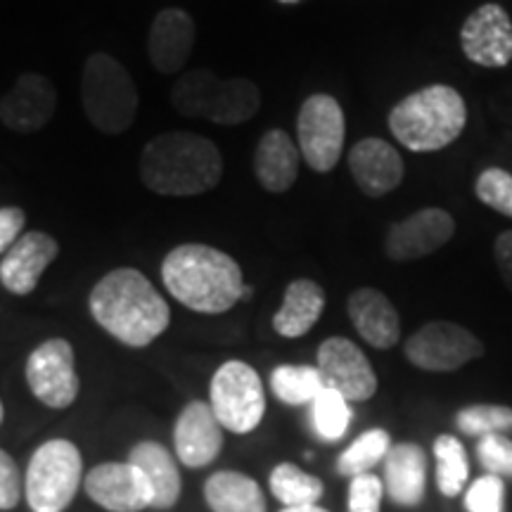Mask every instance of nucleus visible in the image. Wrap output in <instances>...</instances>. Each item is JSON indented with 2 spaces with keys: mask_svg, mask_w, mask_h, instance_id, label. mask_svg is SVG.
I'll return each instance as SVG.
<instances>
[{
  "mask_svg": "<svg viewBox=\"0 0 512 512\" xmlns=\"http://www.w3.org/2000/svg\"><path fill=\"white\" fill-rule=\"evenodd\" d=\"M95 323L126 347H150L171 325V309L145 273L114 268L102 275L88 297Z\"/></svg>",
  "mask_w": 512,
  "mask_h": 512,
  "instance_id": "1",
  "label": "nucleus"
},
{
  "mask_svg": "<svg viewBox=\"0 0 512 512\" xmlns=\"http://www.w3.org/2000/svg\"><path fill=\"white\" fill-rule=\"evenodd\" d=\"M162 283L178 304L207 316L230 311L245 292L238 261L202 242H185L164 256Z\"/></svg>",
  "mask_w": 512,
  "mask_h": 512,
  "instance_id": "2",
  "label": "nucleus"
},
{
  "mask_svg": "<svg viewBox=\"0 0 512 512\" xmlns=\"http://www.w3.org/2000/svg\"><path fill=\"white\" fill-rule=\"evenodd\" d=\"M223 178V157L214 140L188 131L152 138L140 155V181L164 197H195Z\"/></svg>",
  "mask_w": 512,
  "mask_h": 512,
  "instance_id": "3",
  "label": "nucleus"
},
{
  "mask_svg": "<svg viewBox=\"0 0 512 512\" xmlns=\"http://www.w3.org/2000/svg\"><path fill=\"white\" fill-rule=\"evenodd\" d=\"M387 124L406 150L439 152L463 136L467 105L453 86L432 83L396 102Z\"/></svg>",
  "mask_w": 512,
  "mask_h": 512,
  "instance_id": "4",
  "label": "nucleus"
},
{
  "mask_svg": "<svg viewBox=\"0 0 512 512\" xmlns=\"http://www.w3.org/2000/svg\"><path fill=\"white\" fill-rule=\"evenodd\" d=\"M171 105L185 119L240 126L261 110V91L249 79H219L211 69H190L171 88Z\"/></svg>",
  "mask_w": 512,
  "mask_h": 512,
  "instance_id": "5",
  "label": "nucleus"
},
{
  "mask_svg": "<svg viewBox=\"0 0 512 512\" xmlns=\"http://www.w3.org/2000/svg\"><path fill=\"white\" fill-rule=\"evenodd\" d=\"M81 105L86 119L105 136H121L138 114V88L119 60L93 53L83 64Z\"/></svg>",
  "mask_w": 512,
  "mask_h": 512,
  "instance_id": "6",
  "label": "nucleus"
},
{
  "mask_svg": "<svg viewBox=\"0 0 512 512\" xmlns=\"http://www.w3.org/2000/svg\"><path fill=\"white\" fill-rule=\"evenodd\" d=\"M83 479L81 451L67 439H50L36 448L24 477V494L34 512H64Z\"/></svg>",
  "mask_w": 512,
  "mask_h": 512,
  "instance_id": "7",
  "label": "nucleus"
},
{
  "mask_svg": "<svg viewBox=\"0 0 512 512\" xmlns=\"http://www.w3.org/2000/svg\"><path fill=\"white\" fill-rule=\"evenodd\" d=\"M209 406L223 430L249 434L266 415L264 382L245 361H226L211 377Z\"/></svg>",
  "mask_w": 512,
  "mask_h": 512,
  "instance_id": "8",
  "label": "nucleus"
},
{
  "mask_svg": "<svg viewBox=\"0 0 512 512\" xmlns=\"http://www.w3.org/2000/svg\"><path fill=\"white\" fill-rule=\"evenodd\" d=\"M347 138V119L342 105L328 93H313L297 114L299 155L316 174H330L339 164Z\"/></svg>",
  "mask_w": 512,
  "mask_h": 512,
  "instance_id": "9",
  "label": "nucleus"
},
{
  "mask_svg": "<svg viewBox=\"0 0 512 512\" xmlns=\"http://www.w3.org/2000/svg\"><path fill=\"white\" fill-rule=\"evenodd\" d=\"M403 354L411 366L427 373H456L484 354V344L463 325L451 320H430L406 339Z\"/></svg>",
  "mask_w": 512,
  "mask_h": 512,
  "instance_id": "10",
  "label": "nucleus"
},
{
  "mask_svg": "<svg viewBox=\"0 0 512 512\" xmlns=\"http://www.w3.org/2000/svg\"><path fill=\"white\" fill-rule=\"evenodd\" d=\"M27 384L43 406L64 411L79 396L74 347L64 337L46 339L27 358Z\"/></svg>",
  "mask_w": 512,
  "mask_h": 512,
  "instance_id": "11",
  "label": "nucleus"
},
{
  "mask_svg": "<svg viewBox=\"0 0 512 512\" xmlns=\"http://www.w3.org/2000/svg\"><path fill=\"white\" fill-rule=\"evenodd\" d=\"M318 370L328 389H335L349 403L370 401L377 392V375L373 363L361 347L347 337H328L318 347Z\"/></svg>",
  "mask_w": 512,
  "mask_h": 512,
  "instance_id": "12",
  "label": "nucleus"
},
{
  "mask_svg": "<svg viewBox=\"0 0 512 512\" xmlns=\"http://www.w3.org/2000/svg\"><path fill=\"white\" fill-rule=\"evenodd\" d=\"M456 233V221L446 209L427 207L396 221L384 238V254L392 261L425 259L448 245Z\"/></svg>",
  "mask_w": 512,
  "mask_h": 512,
  "instance_id": "13",
  "label": "nucleus"
},
{
  "mask_svg": "<svg viewBox=\"0 0 512 512\" xmlns=\"http://www.w3.org/2000/svg\"><path fill=\"white\" fill-rule=\"evenodd\" d=\"M57 112V88L48 76L27 72L0 98V121L19 136L43 131Z\"/></svg>",
  "mask_w": 512,
  "mask_h": 512,
  "instance_id": "14",
  "label": "nucleus"
},
{
  "mask_svg": "<svg viewBox=\"0 0 512 512\" xmlns=\"http://www.w3.org/2000/svg\"><path fill=\"white\" fill-rule=\"evenodd\" d=\"M460 48L472 64L503 69L512 62V22L501 5L486 3L465 19Z\"/></svg>",
  "mask_w": 512,
  "mask_h": 512,
  "instance_id": "15",
  "label": "nucleus"
},
{
  "mask_svg": "<svg viewBox=\"0 0 512 512\" xmlns=\"http://www.w3.org/2000/svg\"><path fill=\"white\" fill-rule=\"evenodd\" d=\"M93 503L110 512H140L152 508V486L136 465L102 463L83 479Z\"/></svg>",
  "mask_w": 512,
  "mask_h": 512,
  "instance_id": "16",
  "label": "nucleus"
},
{
  "mask_svg": "<svg viewBox=\"0 0 512 512\" xmlns=\"http://www.w3.org/2000/svg\"><path fill=\"white\" fill-rule=\"evenodd\" d=\"M60 254L53 235L43 230L24 233L0 259V285L10 294L27 297L41 283V275Z\"/></svg>",
  "mask_w": 512,
  "mask_h": 512,
  "instance_id": "17",
  "label": "nucleus"
},
{
  "mask_svg": "<svg viewBox=\"0 0 512 512\" xmlns=\"http://www.w3.org/2000/svg\"><path fill=\"white\" fill-rule=\"evenodd\" d=\"M351 178L366 197H384L403 181V157L392 143L382 138H363L349 150Z\"/></svg>",
  "mask_w": 512,
  "mask_h": 512,
  "instance_id": "18",
  "label": "nucleus"
},
{
  "mask_svg": "<svg viewBox=\"0 0 512 512\" xmlns=\"http://www.w3.org/2000/svg\"><path fill=\"white\" fill-rule=\"evenodd\" d=\"M176 458L185 467L200 470L219 458L223 448V427L207 401H190L178 415L174 427Z\"/></svg>",
  "mask_w": 512,
  "mask_h": 512,
  "instance_id": "19",
  "label": "nucleus"
},
{
  "mask_svg": "<svg viewBox=\"0 0 512 512\" xmlns=\"http://www.w3.org/2000/svg\"><path fill=\"white\" fill-rule=\"evenodd\" d=\"M195 48V22L181 8L157 12L147 36V55L159 74H178Z\"/></svg>",
  "mask_w": 512,
  "mask_h": 512,
  "instance_id": "20",
  "label": "nucleus"
},
{
  "mask_svg": "<svg viewBox=\"0 0 512 512\" xmlns=\"http://www.w3.org/2000/svg\"><path fill=\"white\" fill-rule=\"evenodd\" d=\"M347 313L354 330L373 349H394L401 339V318L389 297L375 287L354 290L347 299Z\"/></svg>",
  "mask_w": 512,
  "mask_h": 512,
  "instance_id": "21",
  "label": "nucleus"
},
{
  "mask_svg": "<svg viewBox=\"0 0 512 512\" xmlns=\"http://www.w3.org/2000/svg\"><path fill=\"white\" fill-rule=\"evenodd\" d=\"M384 494L401 508H418L427 489V453L420 444H392L384 456Z\"/></svg>",
  "mask_w": 512,
  "mask_h": 512,
  "instance_id": "22",
  "label": "nucleus"
},
{
  "mask_svg": "<svg viewBox=\"0 0 512 512\" xmlns=\"http://www.w3.org/2000/svg\"><path fill=\"white\" fill-rule=\"evenodd\" d=\"M299 147L283 128H271L259 138L254 152V176L273 195H283L297 183Z\"/></svg>",
  "mask_w": 512,
  "mask_h": 512,
  "instance_id": "23",
  "label": "nucleus"
},
{
  "mask_svg": "<svg viewBox=\"0 0 512 512\" xmlns=\"http://www.w3.org/2000/svg\"><path fill=\"white\" fill-rule=\"evenodd\" d=\"M325 311V290L316 280L297 278L287 285L283 304L273 316V330L285 339L304 337Z\"/></svg>",
  "mask_w": 512,
  "mask_h": 512,
  "instance_id": "24",
  "label": "nucleus"
},
{
  "mask_svg": "<svg viewBox=\"0 0 512 512\" xmlns=\"http://www.w3.org/2000/svg\"><path fill=\"white\" fill-rule=\"evenodd\" d=\"M128 463L143 470L152 486V508L171 510L181 498V472L169 448L159 441H140L128 453Z\"/></svg>",
  "mask_w": 512,
  "mask_h": 512,
  "instance_id": "25",
  "label": "nucleus"
},
{
  "mask_svg": "<svg viewBox=\"0 0 512 512\" xmlns=\"http://www.w3.org/2000/svg\"><path fill=\"white\" fill-rule=\"evenodd\" d=\"M211 512H266V496L256 479L235 470L214 472L204 484Z\"/></svg>",
  "mask_w": 512,
  "mask_h": 512,
  "instance_id": "26",
  "label": "nucleus"
},
{
  "mask_svg": "<svg viewBox=\"0 0 512 512\" xmlns=\"http://www.w3.org/2000/svg\"><path fill=\"white\" fill-rule=\"evenodd\" d=\"M273 496L278 498L285 508H302V505H318L325 494V486L318 477L304 472L294 463H280L273 467L271 479H268Z\"/></svg>",
  "mask_w": 512,
  "mask_h": 512,
  "instance_id": "27",
  "label": "nucleus"
},
{
  "mask_svg": "<svg viewBox=\"0 0 512 512\" xmlns=\"http://www.w3.org/2000/svg\"><path fill=\"white\" fill-rule=\"evenodd\" d=\"M434 460H437V486L446 498L463 494L470 479V458L463 441L453 434H439L434 441Z\"/></svg>",
  "mask_w": 512,
  "mask_h": 512,
  "instance_id": "28",
  "label": "nucleus"
},
{
  "mask_svg": "<svg viewBox=\"0 0 512 512\" xmlns=\"http://www.w3.org/2000/svg\"><path fill=\"white\" fill-rule=\"evenodd\" d=\"M389 448H392V437L387 430H382V427L366 430L339 453L337 472L342 477L366 475L373 467L384 463Z\"/></svg>",
  "mask_w": 512,
  "mask_h": 512,
  "instance_id": "29",
  "label": "nucleus"
},
{
  "mask_svg": "<svg viewBox=\"0 0 512 512\" xmlns=\"http://www.w3.org/2000/svg\"><path fill=\"white\" fill-rule=\"evenodd\" d=\"M325 389L316 366H278L271 373V392L287 406H306Z\"/></svg>",
  "mask_w": 512,
  "mask_h": 512,
  "instance_id": "30",
  "label": "nucleus"
},
{
  "mask_svg": "<svg viewBox=\"0 0 512 512\" xmlns=\"http://www.w3.org/2000/svg\"><path fill=\"white\" fill-rule=\"evenodd\" d=\"M351 418H354V413H351L349 401L342 394H337L335 389L325 387L311 401V425L320 441L335 444V441L342 439L349 430Z\"/></svg>",
  "mask_w": 512,
  "mask_h": 512,
  "instance_id": "31",
  "label": "nucleus"
},
{
  "mask_svg": "<svg viewBox=\"0 0 512 512\" xmlns=\"http://www.w3.org/2000/svg\"><path fill=\"white\" fill-rule=\"evenodd\" d=\"M456 427L460 434L472 439L489 434H512V408L501 403H472L456 413Z\"/></svg>",
  "mask_w": 512,
  "mask_h": 512,
  "instance_id": "32",
  "label": "nucleus"
},
{
  "mask_svg": "<svg viewBox=\"0 0 512 512\" xmlns=\"http://www.w3.org/2000/svg\"><path fill=\"white\" fill-rule=\"evenodd\" d=\"M475 195L484 207L512 219V174L501 166H489L475 181Z\"/></svg>",
  "mask_w": 512,
  "mask_h": 512,
  "instance_id": "33",
  "label": "nucleus"
},
{
  "mask_svg": "<svg viewBox=\"0 0 512 512\" xmlns=\"http://www.w3.org/2000/svg\"><path fill=\"white\" fill-rule=\"evenodd\" d=\"M475 453L479 465L486 470V475L512 479V437L489 434V437L477 439Z\"/></svg>",
  "mask_w": 512,
  "mask_h": 512,
  "instance_id": "34",
  "label": "nucleus"
},
{
  "mask_svg": "<svg viewBox=\"0 0 512 512\" xmlns=\"http://www.w3.org/2000/svg\"><path fill=\"white\" fill-rule=\"evenodd\" d=\"M467 512H503L505 482L496 475H482L465 491Z\"/></svg>",
  "mask_w": 512,
  "mask_h": 512,
  "instance_id": "35",
  "label": "nucleus"
},
{
  "mask_svg": "<svg viewBox=\"0 0 512 512\" xmlns=\"http://www.w3.org/2000/svg\"><path fill=\"white\" fill-rule=\"evenodd\" d=\"M382 498H384V484L382 479L366 472V475L351 477L349 484V512H382Z\"/></svg>",
  "mask_w": 512,
  "mask_h": 512,
  "instance_id": "36",
  "label": "nucleus"
},
{
  "mask_svg": "<svg viewBox=\"0 0 512 512\" xmlns=\"http://www.w3.org/2000/svg\"><path fill=\"white\" fill-rule=\"evenodd\" d=\"M24 482L22 472L10 453H5L0 448V510H12L17 508L19 498H22Z\"/></svg>",
  "mask_w": 512,
  "mask_h": 512,
  "instance_id": "37",
  "label": "nucleus"
},
{
  "mask_svg": "<svg viewBox=\"0 0 512 512\" xmlns=\"http://www.w3.org/2000/svg\"><path fill=\"white\" fill-rule=\"evenodd\" d=\"M27 226V214L19 207H3L0 209V256L15 245L24 235Z\"/></svg>",
  "mask_w": 512,
  "mask_h": 512,
  "instance_id": "38",
  "label": "nucleus"
},
{
  "mask_svg": "<svg viewBox=\"0 0 512 512\" xmlns=\"http://www.w3.org/2000/svg\"><path fill=\"white\" fill-rule=\"evenodd\" d=\"M494 259L503 285L512 292V230H503L494 242Z\"/></svg>",
  "mask_w": 512,
  "mask_h": 512,
  "instance_id": "39",
  "label": "nucleus"
},
{
  "mask_svg": "<svg viewBox=\"0 0 512 512\" xmlns=\"http://www.w3.org/2000/svg\"><path fill=\"white\" fill-rule=\"evenodd\" d=\"M280 512H330V510L320 508V505H302V508H285Z\"/></svg>",
  "mask_w": 512,
  "mask_h": 512,
  "instance_id": "40",
  "label": "nucleus"
},
{
  "mask_svg": "<svg viewBox=\"0 0 512 512\" xmlns=\"http://www.w3.org/2000/svg\"><path fill=\"white\" fill-rule=\"evenodd\" d=\"M3 418H5V411H3V401H0V425H3Z\"/></svg>",
  "mask_w": 512,
  "mask_h": 512,
  "instance_id": "41",
  "label": "nucleus"
},
{
  "mask_svg": "<svg viewBox=\"0 0 512 512\" xmlns=\"http://www.w3.org/2000/svg\"><path fill=\"white\" fill-rule=\"evenodd\" d=\"M280 3H299V0H280Z\"/></svg>",
  "mask_w": 512,
  "mask_h": 512,
  "instance_id": "42",
  "label": "nucleus"
}]
</instances>
